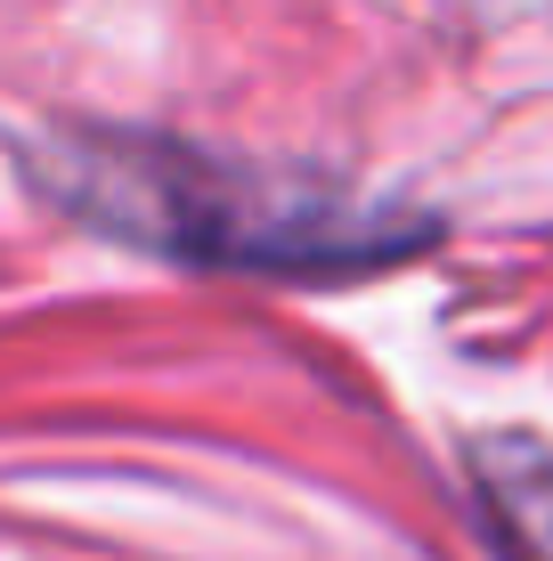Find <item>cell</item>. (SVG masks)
Instances as JSON below:
<instances>
[{
    "instance_id": "1",
    "label": "cell",
    "mask_w": 553,
    "mask_h": 561,
    "mask_svg": "<svg viewBox=\"0 0 553 561\" xmlns=\"http://www.w3.org/2000/svg\"><path fill=\"white\" fill-rule=\"evenodd\" d=\"M33 187L66 220L139 244L155 261L237 268V277H367L415 261L440 220L375 204L301 163L220 154L163 130H49L25 147Z\"/></svg>"
},
{
    "instance_id": "2",
    "label": "cell",
    "mask_w": 553,
    "mask_h": 561,
    "mask_svg": "<svg viewBox=\"0 0 553 561\" xmlns=\"http://www.w3.org/2000/svg\"><path fill=\"white\" fill-rule=\"evenodd\" d=\"M464 480L512 561H553V439L481 432L464 448Z\"/></svg>"
}]
</instances>
